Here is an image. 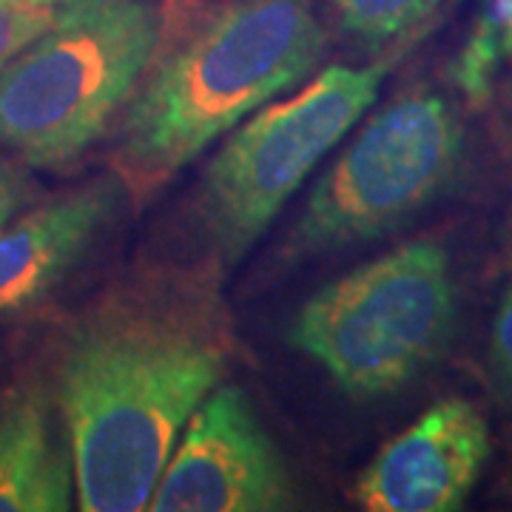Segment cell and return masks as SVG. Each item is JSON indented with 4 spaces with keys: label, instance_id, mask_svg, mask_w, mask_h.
<instances>
[{
    "label": "cell",
    "instance_id": "cell-3",
    "mask_svg": "<svg viewBox=\"0 0 512 512\" xmlns=\"http://www.w3.org/2000/svg\"><path fill=\"white\" fill-rule=\"evenodd\" d=\"M163 37L148 0H74L0 66V146L63 168L103 137L146 77Z\"/></svg>",
    "mask_w": 512,
    "mask_h": 512
},
{
    "label": "cell",
    "instance_id": "cell-2",
    "mask_svg": "<svg viewBox=\"0 0 512 512\" xmlns=\"http://www.w3.org/2000/svg\"><path fill=\"white\" fill-rule=\"evenodd\" d=\"M325 55L308 0H231L211 12L131 94L117 163L131 183L157 185L205 148L299 86Z\"/></svg>",
    "mask_w": 512,
    "mask_h": 512
},
{
    "label": "cell",
    "instance_id": "cell-9",
    "mask_svg": "<svg viewBox=\"0 0 512 512\" xmlns=\"http://www.w3.org/2000/svg\"><path fill=\"white\" fill-rule=\"evenodd\" d=\"M117 191L92 183L0 228V316L20 311L55 288L109 222Z\"/></svg>",
    "mask_w": 512,
    "mask_h": 512
},
{
    "label": "cell",
    "instance_id": "cell-15",
    "mask_svg": "<svg viewBox=\"0 0 512 512\" xmlns=\"http://www.w3.org/2000/svg\"><path fill=\"white\" fill-rule=\"evenodd\" d=\"M26 200H29V185L23 171L6 157H0V228L18 217Z\"/></svg>",
    "mask_w": 512,
    "mask_h": 512
},
{
    "label": "cell",
    "instance_id": "cell-10",
    "mask_svg": "<svg viewBox=\"0 0 512 512\" xmlns=\"http://www.w3.org/2000/svg\"><path fill=\"white\" fill-rule=\"evenodd\" d=\"M74 498L72 447L37 384L0 402V512H66Z\"/></svg>",
    "mask_w": 512,
    "mask_h": 512
},
{
    "label": "cell",
    "instance_id": "cell-8",
    "mask_svg": "<svg viewBox=\"0 0 512 512\" xmlns=\"http://www.w3.org/2000/svg\"><path fill=\"white\" fill-rule=\"evenodd\" d=\"M490 453V427L476 404L441 399L384 444L353 495L370 512H456Z\"/></svg>",
    "mask_w": 512,
    "mask_h": 512
},
{
    "label": "cell",
    "instance_id": "cell-14",
    "mask_svg": "<svg viewBox=\"0 0 512 512\" xmlns=\"http://www.w3.org/2000/svg\"><path fill=\"white\" fill-rule=\"evenodd\" d=\"M490 365L498 384L512 396V285L504 291L493 319L490 336Z\"/></svg>",
    "mask_w": 512,
    "mask_h": 512
},
{
    "label": "cell",
    "instance_id": "cell-16",
    "mask_svg": "<svg viewBox=\"0 0 512 512\" xmlns=\"http://www.w3.org/2000/svg\"><path fill=\"white\" fill-rule=\"evenodd\" d=\"M32 3H40V6H66V3H74V0H32Z\"/></svg>",
    "mask_w": 512,
    "mask_h": 512
},
{
    "label": "cell",
    "instance_id": "cell-13",
    "mask_svg": "<svg viewBox=\"0 0 512 512\" xmlns=\"http://www.w3.org/2000/svg\"><path fill=\"white\" fill-rule=\"evenodd\" d=\"M55 20V6L32 0H0V66L15 57Z\"/></svg>",
    "mask_w": 512,
    "mask_h": 512
},
{
    "label": "cell",
    "instance_id": "cell-6",
    "mask_svg": "<svg viewBox=\"0 0 512 512\" xmlns=\"http://www.w3.org/2000/svg\"><path fill=\"white\" fill-rule=\"evenodd\" d=\"M461 160L464 128L453 106L427 86L396 94L322 174L288 251L325 254L382 237L444 194Z\"/></svg>",
    "mask_w": 512,
    "mask_h": 512
},
{
    "label": "cell",
    "instance_id": "cell-4",
    "mask_svg": "<svg viewBox=\"0 0 512 512\" xmlns=\"http://www.w3.org/2000/svg\"><path fill=\"white\" fill-rule=\"evenodd\" d=\"M456 308L450 256L439 239L419 237L319 288L288 339L350 399H382L447 350Z\"/></svg>",
    "mask_w": 512,
    "mask_h": 512
},
{
    "label": "cell",
    "instance_id": "cell-12",
    "mask_svg": "<svg viewBox=\"0 0 512 512\" xmlns=\"http://www.w3.org/2000/svg\"><path fill=\"white\" fill-rule=\"evenodd\" d=\"M339 26L365 43L367 49H387L396 40L419 37L441 0H333Z\"/></svg>",
    "mask_w": 512,
    "mask_h": 512
},
{
    "label": "cell",
    "instance_id": "cell-11",
    "mask_svg": "<svg viewBox=\"0 0 512 512\" xmlns=\"http://www.w3.org/2000/svg\"><path fill=\"white\" fill-rule=\"evenodd\" d=\"M512 66V0H476V15L450 63V80L470 106L490 103L498 77Z\"/></svg>",
    "mask_w": 512,
    "mask_h": 512
},
{
    "label": "cell",
    "instance_id": "cell-7",
    "mask_svg": "<svg viewBox=\"0 0 512 512\" xmlns=\"http://www.w3.org/2000/svg\"><path fill=\"white\" fill-rule=\"evenodd\" d=\"M296 501L291 470L239 387H214L148 498L154 512H279Z\"/></svg>",
    "mask_w": 512,
    "mask_h": 512
},
{
    "label": "cell",
    "instance_id": "cell-1",
    "mask_svg": "<svg viewBox=\"0 0 512 512\" xmlns=\"http://www.w3.org/2000/svg\"><path fill=\"white\" fill-rule=\"evenodd\" d=\"M225 359L217 308L197 291L123 288L77 322L57 370V407L80 510H148Z\"/></svg>",
    "mask_w": 512,
    "mask_h": 512
},
{
    "label": "cell",
    "instance_id": "cell-5",
    "mask_svg": "<svg viewBox=\"0 0 512 512\" xmlns=\"http://www.w3.org/2000/svg\"><path fill=\"white\" fill-rule=\"evenodd\" d=\"M410 43L367 66H328L302 92L265 103L234 128L205 168L197 200L205 234L225 262H239L271 228L313 168L376 103Z\"/></svg>",
    "mask_w": 512,
    "mask_h": 512
}]
</instances>
